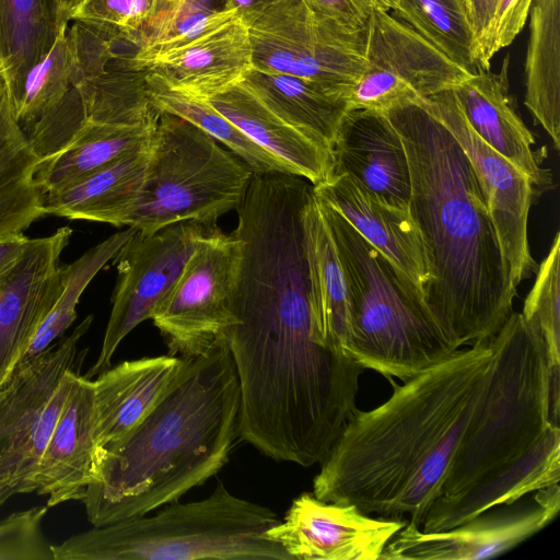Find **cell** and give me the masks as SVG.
Here are the masks:
<instances>
[{
    "instance_id": "1",
    "label": "cell",
    "mask_w": 560,
    "mask_h": 560,
    "mask_svg": "<svg viewBox=\"0 0 560 560\" xmlns=\"http://www.w3.org/2000/svg\"><path fill=\"white\" fill-rule=\"evenodd\" d=\"M488 341L457 350L398 386L378 407L355 410L313 480L324 501L421 526L441 495L462 436L486 386Z\"/></svg>"
},
{
    "instance_id": "2",
    "label": "cell",
    "mask_w": 560,
    "mask_h": 560,
    "mask_svg": "<svg viewBox=\"0 0 560 560\" xmlns=\"http://www.w3.org/2000/svg\"><path fill=\"white\" fill-rule=\"evenodd\" d=\"M385 114L408 158L409 210L428 267L423 300L458 349L488 341L513 312L517 288L469 159L418 100Z\"/></svg>"
},
{
    "instance_id": "3",
    "label": "cell",
    "mask_w": 560,
    "mask_h": 560,
    "mask_svg": "<svg viewBox=\"0 0 560 560\" xmlns=\"http://www.w3.org/2000/svg\"><path fill=\"white\" fill-rule=\"evenodd\" d=\"M240 386L224 340L187 358L176 383L130 431L97 451L81 502L94 527L147 515L213 477L238 436Z\"/></svg>"
},
{
    "instance_id": "4",
    "label": "cell",
    "mask_w": 560,
    "mask_h": 560,
    "mask_svg": "<svg viewBox=\"0 0 560 560\" xmlns=\"http://www.w3.org/2000/svg\"><path fill=\"white\" fill-rule=\"evenodd\" d=\"M317 202L346 280L347 357L390 382H406L454 354L458 348L428 308L420 287L337 210Z\"/></svg>"
},
{
    "instance_id": "5",
    "label": "cell",
    "mask_w": 560,
    "mask_h": 560,
    "mask_svg": "<svg viewBox=\"0 0 560 560\" xmlns=\"http://www.w3.org/2000/svg\"><path fill=\"white\" fill-rule=\"evenodd\" d=\"M269 508L231 493L222 480L200 501L164 505L51 545L54 560H292L267 536Z\"/></svg>"
},
{
    "instance_id": "6",
    "label": "cell",
    "mask_w": 560,
    "mask_h": 560,
    "mask_svg": "<svg viewBox=\"0 0 560 560\" xmlns=\"http://www.w3.org/2000/svg\"><path fill=\"white\" fill-rule=\"evenodd\" d=\"M489 343L492 361L486 386L462 436L443 497L517 460L551 424L549 366L539 334L513 311Z\"/></svg>"
},
{
    "instance_id": "7",
    "label": "cell",
    "mask_w": 560,
    "mask_h": 560,
    "mask_svg": "<svg viewBox=\"0 0 560 560\" xmlns=\"http://www.w3.org/2000/svg\"><path fill=\"white\" fill-rule=\"evenodd\" d=\"M158 113L142 191L128 226L143 234L182 221L215 226L242 202L254 172L194 124Z\"/></svg>"
},
{
    "instance_id": "8",
    "label": "cell",
    "mask_w": 560,
    "mask_h": 560,
    "mask_svg": "<svg viewBox=\"0 0 560 560\" xmlns=\"http://www.w3.org/2000/svg\"><path fill=\"white\" fill-rule=\"evenodd\" d=\"M242 22L254 69L300 77L346 100L364 69L368 28L349 31L302 0H276Z\"/></svg>"
},
{
    "instance_id": "9",
    "label": "cell",
    "mask_w": 560,
    "mask_h": 560,
    "mask_svg": "<svg viewBox=\"0 0 560 560\" xmlns=\"http://www.w3.org/2000/svg\"><path fill=\"white\" fill-rule=\"evenodd\" d=\"M242 253V240L217 228L190 255L150 318L164 338L168 354L197 357L224 340L235 323L232 298Z\"/></svg>"
},
{
    "instance_id": "10",
    "label": "cell",
    "mask_w": 560,
    "mask_h": 560,
    "mask_svg": "<svg viewBox=\"0 0 560 560\" xmlns=\"http://www.w3.org/2000/svg\"><path fill=\"white\" fill-rule=\"evenodd\" d=\"M214 229L217 225L182 221L152 234L136 230L126 241L113 258L117 282L101 351L84 377L91 380L110 368L120 342L139 324L151 318L190 255Z\"/></svg>"
},
{
    "instance_id": "11",
    "label": "cell",
    "mask_w": 560,
    "mask_h": 560,
    "mask_svg": "<svg viewBox=\"0 0 560 560\" xmlns=\"http://www.w3.org/2000/svg\"><path fill=\"white\" fill-rule=\"evenodd\" d=\"M468 75L409 25L375 8L368 26L364 69L347 97L348 108L385 114L452 89Z\"/></svg>"
},
{
    "instance_id": "12",
    "label": "cell",
    "mask_w": 560,
    "mask_h": 560,
    "mask_svg": "<svg viewBox=\"0 0 560 560\" xmlns=\"http://www.w3.org/2000/svg\"><path fill=\"white\" fill-rule=\"evenodd\" d=\"M460 144L474 168L515 288L537 271L528 243L536 188L530 178L487 145L467 122L452 89L418 100Z\"/></svg>"
},
{
    "instance_id": "13",
    "label": "cell",
    "mask_w": 560,
    "mask_h": 560,
    "mask_svg": "<svg viewBox=\"0 0 560 560\" xmlns=\"http://www.w3.org/2000/svg\"><path fill=\"white\" fill-rule=\"evenodd\" d=\"M530 501L502 505L440 532L408 522L385 546L380 560H479L501 556L553 521L559 483L535 491Z\"/></svg>"
},
{
    "instance_id": "14",
    "label": "cell",
    "mask_w": 560,
    "mask_h": 560,
    "mask_svg": "<svg viewBox=\"0 0 560 560\" xmlns=\"http://www.w3.org/2000/svg\"><path fill=\"white\" fill-rule=\"evenodd\" d=\"M408 522L371 516L354 504L303 492L267 536L292 560H380L385 546Z\"/></svg>"
},
{
    "instance_id": "15",
    "label": "cell",
    "mask_w": 560,
    "mask_h": 560,
    "mask_svg": "<svg viewBox=\"0 0 560 560\" xmlns=\"http://www.w3.org/2000/svg\"><path fill=\"white\" fill-rule=\"evenodd\" d=\"M72 229L30 238L23 254L0 272V378L24 359L42 323L61 293L58 260Z\"/></svg>"
},
{
    "instance_id": "16",
    "label": "cell",
    "mask_w": 560,
    "mask_h": 560,
    "mask_svg": "<svg viewBox=\"0 0 560 560\" xmlns=\"http://www.w3.org/2000/svg\"><path fill=\"white\" fill-rule=\"evenodd\" d=\"M171 90L201 100L240 83L252 68L247 26L235 18L178 47L130 61Z\"/></svg>"
},
{
    "instance_id": "17",
    "label": "cell",
    "mask_w": 560,
    "mask_h": 560,
    "mask_svg": "<svg viewBox=\"0 0 560 560\" xmlns=\"http://www.w3.org/2000/svg\"><path fill=\"white\" fill-rule=\"evenodd\" d=\"M332 174H347L381 200L409 208L411 180L402 140L387 115L348 110L331 145Z\"/></svg>"
},
{
    "instance_id": "18",
    "label": "cell",
    "mask_w": 560,
    "mask_h": 560,
    "mask_svg": "<svg viewBox=\"0 0 560 560\" xmlns=\"http://www.w3.org/2000/svg\"><path fill=\"white\" fill-rule=\"evenodd\" d=\"M96 455L93 381L74 373L34 476L47 506L81 500L94 480Z\"/></svg>"
},
{
    "instance_id": "19",
    "label": "cell",
    "mask_w": 560,
    "mask_h": 560,
    "mask_svg": "<svg viewBox=\"0 0 560 560\" xmlns=\"http://www.w3.org/2000/svg\"><path fill=\"white\" fill-rule=\"evenodd\" d=\"M560 481V428L551 423L521 458L466 490L440 495L429 508L422 532H440Z\"/></svg>"
},
{
    "instance_id": "20",
    "label": "cell",
    "mask_w": 560,
    "mask_h": 560,
    "mask_svg": "<svg viewBox=\"0 0 560 560\" xmlns=\"http://www.w3.org/2000/svg\"><path fill=\"white\" fill-rule=\"evenodd\" d=\"M313 191L420 289L423 287L428 279L425 254L409 208L386 203L347 174L331 175L313 186Z\"/></svg>"
},
{
    "instance_id": "21",
    "label": "cell",
    "mask_w": 560,
    "mask_h": 560,
    "mask_svg": "<svg viewBox=\"0 0 560 560\" xmlns=\"http://www.w3.org/2000/svg\"><path fill=\"white\" fill-rule=\"evenodd\" d=\"M187 358L145 357L108 368L93 381L97 451L138 424L168 393Z\"/></svg>"
},
{
    "instance_id": "22",
    "label": "cell",
    "mask_w": 560,
    "mask_h": 560,
    "mask_svg": "<svg viewBox=\"0 0 560 560\" xmlns=\"http://www.w3.org/2000/svg\"><path fill=\"white\" fill-rule=\"evenodd\" d=\"M506 66L505 60L501 73L469 74L452 90L475 133L541 189L550 184L549 172L541 167L545 153L532 149L535 138L510 97Z\"/></svg>"
},
{
    "instance_id": "23",
    "label": "cell",
    "mask_w": 560,
    "mask_h": 560,
    "mask_svg": "<svg viewBox=\"0 0 560 560\" xmlns=\"http://www.w3.org/2000/svg\"><path fill=\"white\" fill-rule=\"evenodd\" d=\"M208 101L247 137L313 186L331 176L330 147L284 121L242 81Z\"/></svg>"
},
{
    "instance_id": "24",
    "label": "cell",
    "mask_w": 560,
    "mask_h": 560,
    "mask_svg": "<svg viewBox=\"0 0 560 560\" xmlns=\"http://www.w3.org/2000/svg\"><path fill=\"white\" fill-rule=\"evenodd\" d=\"M149 151L150 141L65 188L43 194L45 214L128 226L142 191Z\"/></svg>"
},
{
    "instance_id": "25",
    "label": "cell",
    "mask_w": 560,
    "mask_h": 560,
    "mask_svg": "<svg viewBox=\"0 0 560 560\" xmlns=\"http://www.w3.org/2000/svg\"><path fill=\"white\" fill-rule=\"evenodd\" d=\"M303 228L316 340L347 357L349 315L346 280L314 191L304 208Z\"/></svg>"
},
{
    "instance_id": "26",
    "label": "cell",
    "mask_w": 560,
    "mask_h": 560,
    "mask_svg": "<svg viewBox=\"0 0 560 560\" xmlns=\"http://www.w3.org/2000/svg\"><path fill=\"white\" fill-rule=\"evenodd\" d=\"M158 115L133 125L83 119L62 145L40 158L35 182L42 194L65 188L148 143Z\"/></svg>"
},
{
    "instance_id": "27",
    "label": "cell",
    "mask_w": 560,
    "mask_h": 560,
    "mask_svg": "<svg viewBox=\"0 0 560 560\" xmlns=\"http://www.w3.org/2000/svg\"><path fill=\"white\" fill-rule=\"evenodd\" d=\"M93 316L85 317L68 337L51 343L42 353L23 360L15 368L0 397V448L28 428L49 401L66 372L84 359L80 339L88 332Z\"/></svg>"
},
{
    "instance_id": "28",
    "label": "cell",
    "mask_w": 560,
    "mask_h": 560,
    "mask_svg": "<svg viewBox=\"0 0 560 560\" xmlns=\"http://www.w3.org/2000/svg\"><path fill=\"white\" fill-rule=\"evenodd\" d=\"M40 156L18 122L7 82L0 73V238L23 234L45 215L35 182Z\"/></svg>"
},
{
    "instance_id": "29",
    "label": "cell",
    "mask_w": 560,
    "mask_h": 560,
    "mask_svg": "<svg viewBox=\"0 0 560 560\" xmlns=\"http://www.w3.org/2000/svg\"><path fill=\"white\" fill-rule=\"evenodd\" d=\"M242 83L288 124L330 147L345 114V97L291 74L250 68Z\"/></svg>"
},
{
    "instance_id": "30",
    "label": "cell",
    "mask_w": 560,
    "mask_h": 560,
    "mask_svg": "<svg viewBox=\"0 0 560 560\" xmlns=\"http://www.w3.org/2000/svg\"><path fill=\"white\" fill-rule=\"evenodd\" d=\"M525 105L560 145V0H534L528 14Z\"/></svg>"
},
{
    "instance_id": "31",
    "label": "cell",
    "mask_w": 560,
    "mask_h": 560,
    "mask_svg": "<svg viewBox=\"0 0 560 560\" xmlns=\"http://www.w3.org/2000/svg\"><path fill=\"white\" fill-rule=\"evenodd\" d=\"M68 24L55 0H0V62L10 96Z\"/></svg>"
},
{
    "instance_id": "32",
    "label": "cell",
    "mask_w": 560,
    "mask_h": 560,
    "mask_svg": "<svg viewBox=\"0 0 560 560\" xmlns=\"http://www.w3.org/2000/svg\"><path fill=\"white\" fill-rule=\"evenodd\" d=\"M143 78L147 95L156 112L175 115L194 124L221 144L228 147L254 173L293 174L285 163L247 137L231 120L218 112L208 100L171 90L147 73Z\"/></svg>"
},
{
    "instance_id": "33",
    "label": "cell",
    "mask_w": 560,
    "mask_h": 560,
    "mask_svg": "<svg viewBox=\"0 0 560 560\" xmlns=\"http://www.w3.org/2000/svg\"><path fill=\"white\" fill-rule=\"evenodd\" d=\"M396 19L469 74L481 72L465 0H398Z\"/></svg>"
},
{
    "instance_id": "34",
    "label": "cell",
    "mask_w": 560,
    "mask_h": 560,
    "mask_svg": "<svg viewBox=\"0 0 560 560\" xmlns=\"http://www.w3.org/2000/svg\"><path fill=\"white\" fill-rule=\"evenodd\" d=\"M136 229L113 234L59 269L61 293L34 336L23 360L31 359L63 337L77 318V305L96 273L117 254ZM22 360V361H23Z\"/></svg>"
},
{
    "instance_id": "35",
    "label": "cell",
    "mask_w": 560,
    "mask_h": 560,
    "mask_svg": "<svg viewBox=\"0 0 560 560\" xmlns=\"http://www.w3.org/2000/svg\"><path fill=\"white\" fill-rule=\"evenodd\" d=\"M74 373H65L35 421L0 448V506L15 494L35 491L34 476Z\"/></svg>"
},
{
    "instance_id": "36",
    "label": "cell",
    "mask_w": 560,
    "mask_h": 560,
    "mask_svg": "<svg viewBox=\"0 0 560 560\" xmlns=\"http://www.w3.org/2000/svg\"><path fill=\"white\" fill-rule=\"evenodd\" d=\"M235 18V11L214 7L213 0H184L155 11L127 39L138 47L130 61L184 45Z\"/></svg>"
},
{
    "instance_id": "37",
    "label": "cell",
    "mask_w": 560,
    "mask_h": 560,
    "mask_svg": "<svg viewBox=\"0 0 560 560\" xmlns=\"http://www.w3.org/2000/svg\"><path fill=\"white\" fill-rule=\"evenodd\" d=\"M66 31L57 37L50 50L30 68L19 91L10 96L21 127L31 128L54 112L74 85V65Z\"/></svg>"
},
{
    "instance_id": "38",
    "label": "cell",
    "mask_w": 560,
    "mask_h": 560,
    "mask_svg": "<svg viewBox=\"0 0 560 560\" xmlns=\"http://www.w3.org/2000/svg\"><path fill=\"white\" fill-rule=\"evenodd\" d=\"M524 323L539 334L549 370L560 368V233L553 238L545 259L538 265L534 285L523 311Z\"/></svg>"
},
{
    "instance_id": "39",
    "label": "cell",
    "mask_w": 560,
    "mask_h": 560,
    "mask_svg": "<svg viewBox=\"0 0 560 560\" xmlns=\"http://www.w3.org/2000/svg\"><path fill=\"white\" fill-rule=\"evenodd\" d=\"M47 505L16 511L0 521V560H54L42 533Z\"/></svg>"
},
{
    "instance_id": "40",
    "label": "cell",
    "mask_w": 560,
    "mask_h": 560,
    "mask_svg": "<svg viewBox=\"0 0 560 560\" xmlns=\"http://www.w3.org/2000/svg\"><path fill=\"white\" fill-rule=\"evenodd\" d=\"M154 5L155 0H85L71 20L110 26L127 40L151 15Z\"/></svg>"
},
{
    "instance_id": "41",
    "label": "cell",
    "mask_w": 560,
    "mask_h": 560,
    "mask_svg": "<svg viewBox=\"0 0 560 560\" xmlns=\"http://www.w3.org/2000/svg\"><path fill=\"white\" fill-rule=\"evenodd\" d=\"M316 15L349 31H365L375 8L374 0H302Z\"/></svg>"
},
{
    "instance_id": "42",
    "label": "cell",
    "mask_w": 560,
    "mask_h": 560,
    "mask_svg": "<svg viewBox=\"0 0 560 560\" xmlns=\"http://www.w3.org/2000/svg\"><path fill=\"white\" fill-rule=\"evenodd\" d=\"M534 0H501L490 39V56L509 46L518 35L528 18Z\"/></svg>"
},
{
    "instance_id": "43",
    "label": "cell",
    "mask_w": 560,
    "mask_h": 560,
    "mask_svg": "<svg viewBox=\"0 0 560 560\" xmlns=\"http://www.w3.org/2000/svg\"><path fill=\"white\" fill-rule=\"evenodd\" d=\"M501 0H465L476 42L477 63L481 71L490 69V39Z\"/></svg>"
},
{
    "instance_id": "44",
    "label": "cell",
    "mask_w": 560,
    "mask_h": 560,
    "mask_svg": "<svg viewBox=\"0 0 560 560\" xmlns=\"http://www.w3.org/2000/svg\"><path fill=\"white\" fill-rule=\"evenodd\" d=\"M28 242L30 238L23 234L0 238V272L23 254Z\"/></svg>"
},
{
    "instance_id": "45",
    "label": "cell",
    "mask_w": 560,
    "mask_h": 560,
    "mask_svg": "<svg viewBox=\"0 0 560 560\" xmlns=\"http://www.w3.org/2000/svg\"><path fill=\"white\" fill-rule=\"evenodd\" d=\"M275 1L276 0H222L224 8L235 11L241 20L261 11Z\"/></svg>"
},
{
    "instance_id": "46",
    "label": "cell",
    "mask_w": 560,
    "mask_h": 560,
    "mask_svg": "<svg viewBox=\"0 0 560 560\" xmlns=\"http://www.w3.org/2000/svg\"><path fill=\"white\" fill-rule=\"evenodd\" d=\"M61 16L65 21L70 22L73 13L85 0H55Z\"/></svg>"
},
{
    "instance_id": "47",
    "label": "cell",
    "mask_w": 560,
    "mask_h": 560,
    "mask_svg": "<svg viewBox=\"0 0 560 560\" xmlns=\"http://www.w3.org/2000/svg\"><path fill=\"white\" fill-rule=\"evenodd\" d=\"M182 1H184V0H155V5L153 9V12L170 8V7L175 5Z\"/></svg>"
},
{
    "instance_id": "48",
    "label": "cell",
    "mask_w": 560,
    "mask_h": 560,
    "mask_svg": "<svg viewBox=\"0 0 560 560\" xmlns=\"http://www.w3.org/2000/svg\"><path fill=\"white\" fill-rule=\"evenodd\" d=\"M380 8L389 11V9H394L398 0H374Z\"/></svg>"
},
{
    "instance_id": "49",
    "label": "cell",
    "mask_w": 560,
    "mask_h": 560,
    "mask_svg": "<svg viewBox=\"0 0 560 560\" xmlns=\"http://www.w3.org/2000/svg\"><path fill=\"white\" fill-rule=\"evenodd\" d=\"M12 375H13V373H12ZM12 375L8 378H0V397L4 393L8 384L10 383Z\"/></svg>"
}]
</instances>
